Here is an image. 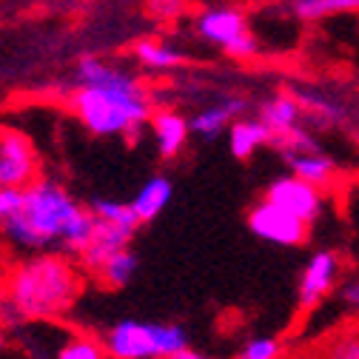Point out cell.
Masks as SVG:
<instances>
[{
    "mask_svg": "<svg viewBox=\"0 0 359 359\" xmlns=\"http://www.w3.org/2000/svg\"><path fill=\"white\" fill-rule=\"evenodd\" d=\"M80 294V277L57 254L26 259L9 280V299L26 320H49L69 311Z\"/></svg>",
    "mask_w": 359,
    "mask_h": 359,
    "instance_id": "2",
    "label": "cell"
},
{
    "mask_svg": "<svg viewBox=\"0 0 359 359\" xmlns=\"http://www.w3.org/2000/svg\"><path fill=\"white\" fill-rule=\"evenodd\" d=\"M285 163L291 168V177L302 180V183H308V186H317V189H325L331 180H334V174H337L334 160L323 149L285 154Z\"/></svg>",
    "mask_w": 359,
    "mask_h": 359,
    "instance_id": "12",
    "label": "cell"
},
{
    "mask_svg": "<svg viewBox=\"0 0 359 359\" xmlns=\"http://www.w3.org/2000/svg\"><path fill=\"white\" fill-rule=\"evenodd\" d=\"M299 117H302V106L297 97L291 95H274L259 106V120L271 128L274 140L283 134H291L299 128Z\"/></svg>",
    "mask_w": 359,
    "mask_h": 359,
    "instance_id": "15",
    "label": "cell"
},
{
    "mask_svg": "<svg viewBox=\"0 0 359 359\" xmlns=\"http://www.w3.org/2000/svg\"><path fill=\"white\" fill-rule=\"evenodd\" d=\"M83 214L86 205H80L60 183L34 180L32 186L23 189V203L18 214L0 226V234L23 251L43 254L57 245L66 248V240L72 237Z\"/></svg>",
    "mask_w": 359,
    "mask_h": 359,
    "instance_id": "1",
    "label": "cell"
},
{
    "mask_svg": "<svg viewBox=\"0 0 359 359\" xmlns=\"http://www.w3.org/2000/svg\"><path fill=\"white\" fill-rule=\"evenodd\" d=\"M23 203V189H0V226L18 214Z\"/></svg>",
    "mask_w": 359,
    "mask_h": 359,
    "instance_id": "24",
    "label": "cell"
},
{
    "mask_svg": "<svg viewBox=\"0 0 359 359\" xmlns=\"http://www.w3.org/2000/svg\"><path fill=\"white\" fill-rule=\"evenodd\" d=\"M245 32H251V29H248L245 15L237 6H211L197 15V34L219 49H229Z\"/></svg>",
    "mask_w": 359,
    "mask_h": 359,
    "instance_id": "9",
    "label": "cell"
},
{
    "mask_svg": "<svg viewBox=\"0 0 359 359\" xmlns=\"http://www.w3.org/2000/svg\"><path fill=\"white\" fill-rule=\"evenodd\" d=\"M342 271V262L334 251H317L302 268V277L297 285V302L302 311H313L337 285Z\"/></svg>",
    "mask_w": 359,
    "mask_h": 359,
    "instance_id": "8",
    "label": "cell"
},
{
    "mask_svg": "<svg viewBox=\"0 0 359 359\" xmlns=\"http://www.w3.org/2000/svg\"><path fill=\"white\" fill-rule=\"evenodd\" d=\"M257 49H259V43H257V37H254V32H245V34H240L229 49H222L226 55H231V57H237V60H248V57H254L257 55Z\"/></svg>",
    "mask_w": 359,
    "mask_h": 359,
    "instance_id": "23",
    "label": "cell"
},
{
    "mask_svg": "<svg viewBox=\"0 0 359 359\" xmlns=\"http://www.w3.org/2000/svg\"><path fill=\"white\" fill-rule=\"evenodd\" d=\"M265 200L271 205H277V208H283L285 214L297 217L299 222H305V226H311V222L320 219L323 203H325L323 189L308 186V183H302V180H297L291 174L288 177H277L274 183L268 186Z\"/></svg>",
    "mask_w": 359,
    "mask_h": 359,
    "instance_id": "6",
    "label": "cell"
},
{
    "mask_svg": "<svg viewBox=\"0 0 359 359\" xmlns=\"http://www.w3.org/2000/svg\"><path fill=\"white\" fill-rule=\"evenodd\" d=\"M280 339L274 337H254L245 342L237 359H280Z\"/></svg>",
    "mask_w": 359,
    "mask_h": 359,
    "instance_id": "21",
    "label": "cell"
},
{
    "mask_svg": "<svg viewBox=\"0 0 359 359\" xmlns=\"http://www.w3.org/2000/svg\"><path fill=\"white\" fill-rule=\"evenodd\" d=\"M149 9L157 12L163 20H165V15H171V12H183V6H180V4H151Z\"/></svg>",
    "mask_w": 359,
    "mask_h": 359,
    "instance_id": "27",
    "label": "cell"
},
{
    "mask_svg": "<svg viewBox=\"0 0 359 359\" xmlns=\"http://www.w3.org/2000/svg\"><path fill=\"white\" fill-rule=\"evenodd\" d=\"M171 194H174L171 180L165 174H154V177H149L146 183L137 189V194H134V200L128 205H131L134 217H137L140 222H151L171 203Z\"/></svg>",
    "mask_w": 359,
    "mask_h": 359,
    "instance_id": "14",
    "label": "cell"
},
{
    "mask_svg": "<svg viewBox=\"0 0 359 359\" xmlns=\"http://www.w3.org/2000/svg\"><path fill=\"white\" fill-rule=\"evenodd\" d=\"M134 274H137V254H134L131 248H126V251H120L117 257H111L100 271H97V277L106 283V285H111V288H123V285H128L131 280H134Z\"/></svg>",
    "mask_w": 359,
    "mask_h": 359,
    "instance_id": "19",
    "label": "cell"
},
{
    "mask_svg": "<svg viewBox=\"0 0 359 359\" xmlns=\"http://www.w3.org/2000/svg\"><path fill=\"white\" fill-rule=\"evenodd\" d=\"M248 229L254 237L271 243V245H283V248H294L302 245L308 237V226L299 222L297 217L285 214L283 208L271 205L268 200L257 203L248 214Z\"/></svg>",
    "mask_w": 359,
    "mask_h": 359,
    "instance_id": "7",
    "label": "cell"
},
{
    "mask_svg": "<svg viewBox=\"0 0 359 359\" xmlns=\"http://www.w3.org/2000/svg\"><path fill=\"white\" fill-rule=\"evenodd\" d=\"M0 348H4V334H0Z\"/></svg>",
    "mask_w": 359,
    "mask_h": 359,
    "instance_id": "29",
    "label": "cell"
},
{
    "mask_svg": "<svg viewBox=\"0 0 359 359\" xmlns=\"http://www.w3.org/2000/svg\"><path fill=\"white\" fill-rule=\"evenodd\" d=\"M245 109L243 100L237 97H229V100H219V103H211L208 109H200L189 123H191V131L200 134V137H219L222 131H229L234 123H237V114Z\"/></svg>",
    "mask_w": 359,
    "mask_h": 359,
    "instance_id": "13",
    "label": "cell"
},
{
    "mask_svg": "<svg viewBox=\"0 0 359 359\" xmlns=\"http://www.w3.org/2000/svg\"><path fill=\"white\" fill-rule=\"evenodd\" d=\"M106 356H109L106 348L92 337H74L57 353V359H106Z\"/></svg>",
    "mask_w": 359,
    "mask_h": 359,
    "instance_id": "20",
    "label": "cell"
},
{
    "mask_svg": "<svg viewBox=\"0 0 359 359\" xmlns=\"http://www.w3.org/2000/svg\"><path fill=\"white\" fill-rule=\"evenodd\" d=\"M134 57L143 69H154V72H168V69H177L186 63V55L174 49L171 43H163V40H140L134 46Z\"/></svg>",
    "mask_w": 359,
    "mask_h": 359,
    "instance_id": "17",
    "label": "cell"
},
{
    "mask_svg": "<svg viewBox=\"0 0 359 359\" xmlns=\"http://www.w3.org/2000/svg\"><path fill=\"white\" fill-rule=\"evenodd\" d=\"M323 359H359V331H351V334L337 337L328 345V351H325Z\"/></svg>",
    "mask_w": 359,
    "mask_h": 359,
    "instance_id": "22",
    "label": "cell"
},
{
    "mask_svg": "<svg viewBox=\"0 0 359 359\" xmlns=\"http://www.w3.org/2000/svg\"><path fill=\"white\" fill-rule=\"evenodd\" d=\"M72 111L97 137H120L140 131L151 120V106L143 88H83L72 92Z\"/></svg>",
    "mask_w": 359,
    "mask_h": 359,
    "instance_id": "3",
    "label": "cell"
},
{
    "mask_svg": "<svg viewBox=\"0 0 359 359\" xmlns=\"http://www.w3.org/2000/svg\"><path fill=\"white\" fill-rule=\"evenodd\" d=\"M37 157L32 140L18 128H0V189H26L34 183Z\"/></svg>",
    "mask_w": 359,
    "mask_h": 359,
    "instance_id": "5",
    "label": "cell"
},
{
    "mask_svg": "<svg viewBox=\"0 0 359 359\" xmlns=\"http://www.w3.org/2000/svg\"><path fill=\"white\" fill-rule=\"evenodd\" d=\"M23 323H26V317L18 311V305H15L9 297L0 299V325H4V328H18V325H23Z\"/></svg>",
    "mask_w": 359,
    "mask_h": 359,
    "instance_id": "26",
    "label": "cell"
},
{
    "mask_svg": "<svg viewBox=\"0 0 359 359\" xmlns=\"http://www.w3.org/2000/svg\"><path fill=\"white\" fill-rule=\"evenodd\" d=\"M271 143H274V134H271V128H268L259 117L257 120H237L229 128V149L240 160H248L257 149L271 146Z\"/></svg>",
    "mask_w": 359,
    "mask_h": 359,
    "instance_id": "16",
    "label": "cell"
},
{
    "mask_svg": "<svg viewBox=\"0 0 359 359\" xmlns=\"http://www.w3.org/2000/svg\"><path fill=\"white\" fill-rule=\"evenodd\" d=\"M339 297H342L345 308L353 313V317H359V274H353V277H348V280H345V285H342Z\"/></svg>",
    "mask_w": 359,
    "mask_h": 359,
    "instance_id": "25",
    "label": "cell"
},
{
    "mask_svg": "<svg viewBox=\"0 0 359 359\" xmlns=\"http://www.w3.org/2000/svg\"><path fill=\"white\" fill-rule=\"evenodd\" d=\"M291 12L299 20H325L334 15H348V12H359V0H297L291 4Z\"/></svg>",
    "mask_w": 359,
    "mask_h": 359,
    "instance_id": "18",
    "label": "cell"
},
{
    "mask_svg": "<svg viewBox=\"0 0 359 359\" xmlns=\"http://www.w3.org/2000/svg\"><path fill=\"white\" fill-rule=\"evenodd\" d=\"M151 131H154L157 151L165 160H171V157H177L180 151H183L189 134H191V123L183 114L171 111V109H160V111L151 114Z\"/></svg>",
    "mask_w": 359,
    "mask_h": 359,
    "instance_id": "11",
    "label": "cell"
},
{
    "mask_svg": "<svg viewBox=\"0 0 359 359\" xmlns=\"http://www.w3.org/2000/svg\"><path fill=\"white\" fill-rule=\"evenodd\" d=\"M74 77H77V86H83V88H143L140 80L128 69L109 63L97 55H83L77 60Z\"/></svg>",
    "mask_w": 359,
    "mask_h": 359,
    "instance_id": "10",
    "label": "cell"
},
{
    "mask_svg": "<svg viewBox=\"0 0 359 359\" xmlns=\"http://www.w3.org/2000/svg\"><path fill=\"white\" fill-rule=\"evenodd\" d=\"M171 359H211V356H205V353H200V351H194V348H186V351L174 353Z\"/></svg>",
    "mask_w": 359,
    "mask_h": 359,
    "instance_id": "28",
    "label": "cell"
},
{
    "mask_svg": "<svg viewBox=\"0 0 359 359\" xmlns=\"http://www.w3.org/2000/svg\"><path fill=\"white\" fill-rule=\"evenodd\" d=\"M103 348L111 359H171L191 345L186 328L180 325L120 320L106 331Z\"/></svg>",
    "mask_w": 359,
    "mask_h": 359,
    "instance_id": "4",
    "label": "cell"
}]
</instances>
